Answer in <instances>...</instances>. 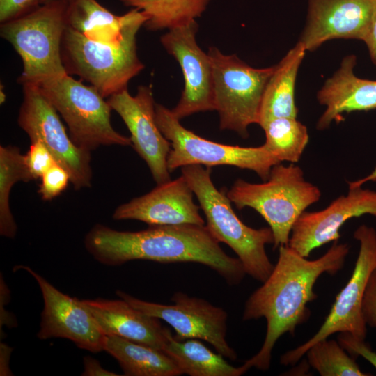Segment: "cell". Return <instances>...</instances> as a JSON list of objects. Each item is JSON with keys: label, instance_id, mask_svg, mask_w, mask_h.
<instances>
[{"label": "cell", "instance_id": "1", "mask_svg": "<svg viewBox=\"0 0 376 376\" xmlns=\"http://www.w3.org/2000/svg\"><path fill=\"white\" fill-rule=\"evenodd\" d=\"M350 246L334 244L318 259L308 260L288 245L279 247V258L269 277L246 300L242 314L244 321L264 318L267 331L260 350L242 365L269 369L272 352L279 338L286 333L294 335L297 327L311 315L307 304L315 299L313 287L324 273L336 274L344 266Z\"/></svg>", "mask_w": 376, "mask_h": 376}, {"label": "cell", "instance_id": "2", "mask_svg": "<svg viewBox=\"0 0 376 376\" xmlns=\"http://www.w3.org/2000/svg\"><path fill=\"white\" fill-rule=\"evenodd\" d=\"M84 244L97 261L109 266L134 260L197 263L217 272L229 285L239 284L246 274L240 259L224 251L206 225L150 226L130 232L96 224Z\"/></svg>", "mask_w": 376, "mask_h": 376}, {"label": "cell", "instance_id": "3", "mask_svg": "<svg viewBox=\"0 0 376 376\" xmlns=\"http://www.w3.org/2000/svg\"><path fill=\"white\" fill-rule=\"evenodd\" d=\"M181 173L196 195L212 235L233 249L246 274L263 283L274 267L265 251L266 244H274L271 228H253L239 219L229 198L214 185L211 168L189 165L181 168Z\"/></svg>", "mask_w": 376, "mask_h": 376}, {"label": "cell", "instance_id": "4", "mask_svg": "<svg viewBox=\"0 0 376 376\" xmlns=\"http://www.w3.org/2000/svg\"><path fill=\"white\" fill-rule=\"evenodd\" d=\"M226 195L238 210L251 207L263 217L272 231L276 249L288 244L295 223L320 200L321 191L305 179L299 166L279 163L264 182L237 179Z\"/></svg>", "mask_w": 376, "mask_h": 376}, {"label": "cell", "instance_id": "5", "mask_svg": "<svg viewBox=\"0 0 376 376\" xmlns=\"http://www.w3.org/2000/svg\"><path fill=\"white\" fill-rule=\"evenodd\" d=\"M147 19L139 10L118 47L92 41L67 26L61 44L67 74L88 81L104 98L127 88L129 81L144 68L137 55L136 34Z\"/></svg>", "mask_w": 376, "mask_h": 376}, {"label": "cell", "instance_id": "6", "mask_svg": "<svg viewBox=\"0 0 376 376\" xmlns=\"http://www.w3.org/2000/svg\"><path fill=\"white\" fill-rule=\"evenodd\" d=\"M66 0H52L15 19L1 23L0 35L22 60L20 84H38L68 75L61 56L67 28Z\"/></svg>", "mask_w": 376, "mask_h": 376}, {"label": "cell", "instance_id": "7", "mask_svg": "<svg viewBox=\"0 0 376 376\" xmlns=\"http://www.w3.org/2000/svg\"><path fill=\"white\" fill-rule=\"evenodd\" d=\"M37 85L67 124L70 137L78 147L91 152L102 146H132L130 137L112 127V109L93 86L69 75Z\"/></svg>", "mask_w": 376, "mask_h": 376}, {"label": "cell", "instance_id": "8", "mask_svg": "<svg viewBox=\"0 0 376 376\" xmlns=\"http://www.w3.org/2000/svg\"><path fill=\"white\" fill-rule=\"evenodd\" d=\"M213 70L214 110L221 130L249 136L248 127L258 124L262 99L274 65L254 68L235 54L225 55L217 47L208 49Z\"/></svg>", "mask_w": 376, "mask_h": 376}, {"label": "cell", "instance_id": "9", "mask_svg": "<svg viewBox=\"0 0 376 376\" xmlns=\"http://www.w3.org/2000/svg\"><path fill=\"white\" fill-rule=\"evenodd\" d=\"M155 118L160 131L171 143L167 158L170 172L189 165H203L208 168L233 166L254 171L265 181L272 168L281 163L263 145L242 147L201 137L184 127L171 110L162 104H155Z\"/></svg>", "mask_w": 376, "mask_h": 376}, {"label": "cell", "instance_id": "10", "mask_svg": "<svg viewBox=\"0 0 376 376\" xmlns=\"http://www.w3.org/2000/svg\"><path fill=\"white\" fill-rule=\"evenodd\" d=\"M354 237L359 242V251L351 277L337 295L319 330L304 344L284 353L280 359L282 365H295L313 344L335 333L348 332L365 340L367 326L361 304L369 277L376 268V230L363 224L354 231Z\"/></svg>", "mask_w": 376, "mask_h": 376}, {"label": "cell", "instance_id": "11", "mask_svg": "<svg viewBox=\"0 0 376 376\" xmlns=\"http://www.w3.org/2000/svg\"><path fill=\"white\" fill-rule=\"evenodd\" d=\"M23 86V101L17 122L31 142L39 140L56 162L69 173L75 189L91 187V152L76 146L68 134L58 113L36 84Z\"/></svg>", "mask_w": 376, "mask_h": 376}, {"label": "cell", "instance_id": "12", "mask_svg": "<svg viewBox=\"0 0 376 376\" xmlns=\"http://www.w3.org/2000/svg\"><path fill=\"white\" fill-rule=\"evenodd\" d=\"M116 294L134 308L170 324L176 340H203L225 358L237 359L235 351L226 338L228 314L222 308L182 292L173 295V304L170 305L145 301L120 290Z\"/></svg>", "mask_w": 376, "mask_h": 376}, {"label": "cell", "instance_id": "13", "mask_svg": "<svg viewBox=\"0 0 376 376\" xmlns=\"http://www.w3.org/2000/svg\"><path fill=\"white\" fill-rule=\"evenodd\" d=\"M107 102L128 128L132 146L146 162L156 183L171 180L167 166L171 143L157 124L151 86H140L134 96L125 88L110 96Z\"/></svg>", "mask_w": 376, "mask_h": 376}, {"label": "cell", "instance_id": "14", "mask_svg": "<svg viewBox=\"0 0 376 376\" xmlns=\"http://www.w3.org/2000/svg\"><path fill=\"white\" fill-rule=\"evenodd\" d=\"M37 281L44 300L40 327L37 336L40 340L63 338L72 341L79 348L92 352L103 350L105 336L90 311L81 300L61 292L31 267L18 265Z\"/></svg>", "mask_w": 376, "mask_h": 376}, {"label": "cell", "instance_id": "15", "mask_svg": "<svg viewBox=\"0 0 376 376\" xmlns=\"http://www.w3.org/2000/svg\"><path fill=\"white\" fill-rule=\"evenodd\" d=\"M196 22L169 30L161 38L166 52L178 62L185 88L176 107L171 110L179 120L193 113L214 110L213 70L210 58L196 40Z\"/></svg>", "mask_w": 376, "mask_h": 376}, {"label": "cell", "instance_id": "16", "mask_svg": "<svg viewBox=\"0 0 376 376\" xmlns=\"http://www.w3.org/2000/svg\"><path fill=\"white\" fill-rule=\"evenodd\" d=\"M361 187H348L346 195L323 210L304 212L292 227L288 245L307 258L315 249L338 241L340 229L349 219L364 214L376 217V191Z\"/></svg>", "mask_w": 376, "mask_h": 376}, {"label": "cell", "instance_id": "17", "mask_svg": "<svg viewBox=\"0 0 376 376\" xmlns=\"http://www.w3.org/2000/svg\"><path fill=\"white\" fill-rule=\"evenodd\" d=\"M376 0H308L299 42L314 51L327 40H363L370 28Z\"/></svg>", "mask_w": 376, "mask_h": 376}, {"label": "cell", "instance_id": "18", "mask_svg": "<svg viewBox=\"0 0 376 376\" xmlns=\"http://www.w3.org/2000/svg\"><path fill=\"white\" fill-rule=\"evenodd\" d=\"M193 191L185 177L169 180L150 192L119 205L116 220L134 219L150 226L205 225L200 206L193 201Z\"/></svg>", "mask_w": 376, "mask_h": 376}, {"label": "cell", "instance_id": "19", "mask_svg": "<svg viewBox=\"0 0 376 376\" xmlns=\"http://www.w3.org/2000/svg\"><path fill=\"white\" fill-rule=\"evenodd\" d=\"M357 57L346 56L339 68L317 93L318 102L325 107L316 128L327 129L332 122H338L342 114L376 109V81L360 79L353 72Z\"/></svg>", "mask_w": 376, "mask_h": 376}, {"label": "cell", "instance_id": "20", "mask_svg": "<svg viewBox=\"0 0 376 376\" xmlns=\"http://www.w3.org/2000/svg\"><path fill=\"white\" fill-rule=\"evenodd\" d=\"M104 335L116 336L163 352L171 333L159 319L134 308L124 299L81 300Z\"/></svg>", "mask_w": 376, "mask_h": 376}, {"label": "cell", "instance_id": "21", "mask_svg": "<svg viewBox=\"0 0 376 376\" xmlns=\"http://www.w3.org/2000/svg\"><path fill=\"white\" fill-rule=\"evenodd\" d=\"M139 12L132 8L118 16L96 0H66L67 26L92 41L116 47L123 43L129 26Z\"/></svg>", "mask_w": 376, "mask_h": 376}, {"label": "cell", "instance_id": "22", "mask_svg": "<svg viewBox=\"0 0 376 376\" xmlns=\"http://www.w3.org/2000/svg\"><path fill=\"white\" fill-rule=\"evenodd\" d=\"M306 49L298 42L280 62L274 65L263 96L258 125L281 117L297 118L295 100V82L300 65Z\"/></svg>", "mask_w": 376, "mask_h": 376}, {"label": "cell", "instance_id": "23", "mask_svg": "<svg viewBox=\"0 0 376 376\" xmlns=\"http://www.w3.org/2000/svg\"><path fill=\"white\" fill-rule=\"evenodd\" d=\"M103 350L114 357L127 376H178L175 361L165 352L116 336H105Z\"/></svg>", "mask_w": 376, "mask_h": 376}, {"label": "cell", "instance_id": "24", "mask_svg": "<svg viewBox=\"0 0 376 376\" xmlns=\"http://www.w3.org/2000/svg\"><path fill=\"white\" fill-rule=\"evenodd\" d=\"M198 339L176 340L171 333L163 352L177 364L182 375L190 376H240L246 370L235 367L224 357L214 353Z\"/></svg>", "mask_w": 376, "mask_h": 376}, {"label": "cell", "instance_id": "25", "mask_svg": "<svg viewBox=\"0 0 376 376\" xmlns=\"http://www.w3.org/2000/svg\"><path fill=\"white\" fill-rule=\"evenodd\" d=\"M126 6L143 11L148 17L143 26L150 31L169 30L195 22L209 0H120Z\"/></svg>", "mask_w": 376, "mask_h": 376}, {"label": "cell", "instance_id": "26", "mask_svg": "<svg viewBox=\"0 0 376 376\" xmlns=\"http://www.w3.org/2000/svg\"><path fill=\"white\" fill-rule=\"evenodd\" d=\"M261 127L265 134L263 146L279 162L299 161L309 140L306 125L296 118L281 117L268 120Z\"/></svg>", "mask_w": 376, "mask_h": 376}, {"label": "cell", "instance_id": "27", "mask_svg": "<svg viewBox=\"0 0 376 376\" xmlns=\"http://www.w3.org/2000/svg\"><path fill=\"white\" fill-rule=\"evenodd\" d=\"M25 161V155L13 146L0 147V233L13 238L17 225L10 212L9 196L13 186L19 181L33 180Z\"/></svg>", "mask_w": 376, "mask_h": 376}, {"label": "cell", "instance_id": "28", "mask_svg": "<svg viewBox=\"0 0 376 376\" xmlns=\"http://www.w3.org/2000/svg\"><path fill=\"white\" fill-rule=\"evenodd\" d=\"M308 364L322 376H369L363 372L355 361L338 341L320 340L306 352Z\"/></svg>", "mask_w": 376, "mask_h": 376}, {"label": "cell", "instance_id": "29", "mask_svg": "<svg viewBox=\"0 0 376 376\" xmlns=\"http://www.w3.org/2000/svg\"><path fill=\"white\" fill-rule=\"evenodd\" d=\"M40 178L38 193L44 201H50L58 196L70 182L69 173L58 163L54 164Z\"/></svg>", "mask_w": 376, "mask_h": 376}, {"label": "cell", "instance_id": "30", "mask_svg": "<svg viewBox=\"0 0 376 376\" xmlns=\"http://www.w3.org/2000/svg\"><path fill=\"white\" fill-rule=\"evenodd\" d=\"M24 155L26 165L34 180L41 178L57 163L49 150L39 140L31 142Z\"/></svg>", "mask_w": 376, "mask_h": 376}, {"label": "cell", "instance_id": "31", "mask_svg": "<svg viewBox=\"0 0 376 376\" xmlns=\"http://www.w3.org/2000/svg\"><path fill=\"white\" fill-rule=\"evenodd\" d=\"M340 346L352 357H363L376 368V352L365 342L348 332H340L337 336Z\"/></svg>", "mask_w": 376, "mask_h": 376}, {"label": "cell", "instance_id": "32", "mask_svg": "<svg viewBox=\"0 0 376 376\" xmlns=\"http://www.w3.org/2000/svg\"><path fill=\"white\" fill-rule=\"evenodd\" d=\"M40 5V0H0V22L19 17Z\"/></svg>", "mask_w": 376, "mask_h": 376}, {"label": "cell", "instance_id": "33", "mask_svg": "<svg viewBox=\"0 0 376 376\" xmlns=\"http://www.w3.org/2000/svg\"><path fill=\"white\" fill-rule=\"evenodd\" d=\"M361 314L366 326L376 329V268L370 276L366 288Z\"/></svg>", "mask_w": 376, "mask_h": 376}, {"label": "cell", "instance_id": "34", "mask_svg": "<svg viewBox=\"0 0 376 376\" xmlns=\"http://www.w3.org/2000/svg\"><path fill=\"white\" fill-rule=\"evenodd\" d=\"M84 370L81 374L82 376H117L119 375L115 373L109 371L103 368L100 362L96 359L86 356L84 358Z\"/></svg>", "mask_w": 376, "mask_h": 376}, {"label": "cell", "instance_id": "35", "mask_svg": "<svg viewBox=\"0 0 376 376\" xmlns=\"http://www.w3.org/2000/svg\"><path fill=\"white\" fill-rule=\"evenodd\" d=\"M363 41L368 47L373 63L376 65V7L370 28Z\"/></svg>", "mask_w": 376, "mask_h": 376}, {"label": "cell", "instance_id": "36", "mask_svg": "<svg viewBox=\"0 0 376 376\" xmlns=\"http://www.w3.org/2000/svg\"><path fill=\"white\" fill-rule=\"evenodd\" d=\"M369 181H376V166L367 176L353 182H348V187H361L363 184Z\"/></svg>", "mask_w": 376, "mask_h": 376}, {"label": "cell", "instance_id": "37", "mask_svg": "<svg viewBox=\"0 0 376 376\" xmlns=\"http://www.w3.org/2000/svg\"><path fill=\"white\" fill-rule=\"evenodd\" d=\"M50 1H52V0H40V4L47 3Z\"/></svg>", "mask_w": 376, "mask_h": 376}]
</instances>
